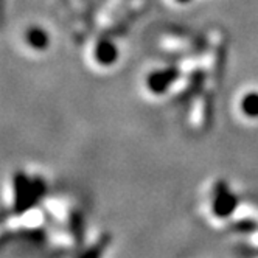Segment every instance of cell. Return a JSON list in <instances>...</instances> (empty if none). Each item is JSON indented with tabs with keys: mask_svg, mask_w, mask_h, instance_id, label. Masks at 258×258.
Instances as JSON below:
<instances>
[{
	"mask_svg": "<svg viewBox=\"0 0 258 258\" xmlns=\"http://www.w3.org/2000/svg\"><path fill=\"white\" fill-rule=\"evenodd\" d=\"M238 207V198L224 182H219L213 195V213L218 218H229Z\"/></svg>",
	"mask_w": 258,
	"mask_h": 258,
	"instance_id": "obj_2",
	"label": "cell"
},
{
	"mask_svg": "<svg viewBox=\"0 0 258 258\" xmlns=\"http://www.w3.org/2000/svg\"><path fill=\"white\" fill-rule=\"evenodd\" d=\"M174 77H176V72L174 70H162V72H156V73H151L148 77V84L150 90L151 92H156V94H160V92L167 90L170 87V84L174 81Z\"/></svg>",
	"mask_w": 258,
	"mask_h": 258,
	"instance_id": "obj_3",
	"label": "cell"
},
{
	"mask_svg": "<svg viewBox=\"0 0 258 258\" xmlns=\"http://www.w3.org/2000/svg\"><path fill=\"white\" fill-rule=\"evenodd\" d=\"M30 36V42L31 45L38 47V48H44L47 45V36L42 33V30H31Z\"/></svg>",
	"mask_w": 258,
	"mask_h": 258,
	"instance_id": "obj_8",
	"label": "cell"
},
{
	"mask_svg": "<svg viewBox=\"0 0 258 258\" xmlns=\"http://www.w3.org/2000/svg\"><path fill=\"white\" fill-rule=\"evenodd\" d=\"M107 244H109V236L106 235V236H103L100 239L97 244H94L90 249L83 252L80 258H101V255H103L104 249L107 247Z\"/></svg>",
	"mask_w": 258,
	"mask_h": 258,
	"instance_id": "obj_6",
	"label": "cell"
},
{
	"mask_svg": "<svg viewBox=\"0 0 258 258\" xmlns=\"http://www.w3.org/2000/svg\"><path fill=\"white\" fill-rule=\"evenodd\" d=\"M70 229H72V233L75 236V239L78 243L83 241V235H84V230H83V218L80 213H73L72 215V219H70Z\"/></svg>",
	"mask_w": 258,
	"mask_h": 258,
	"instance_id": "obj_7",
	"label": "cell"
},
{
	"mask_svg": "<svg viewBox=\"0 0 258 258\" xmlns=\"http://www.w3.org/2000/svg\"><path fill=\"white\" fill-rule=\"evenodd\" d=\"M44 195V185L42 182L34 180L30 182V179L19 173L14 177V212L17 215H22L33 209L39 202V199Z\"/></svg>",
	"mask_w": 258,
	"mask_h": 258,
	"instance_id": "obj_1",
	"label": "cell"
},
{
	"mask_svg": "<svg viewBox=\"0 0 258 258\" xmlns=\"http://www.w3.org/2000/svg\"><path fill=\"white\" fill-rule=\"evenodd\" d=\"M179 2H182V4H185V2H188V0H179Z\"/></svg>",
	"mask_w": 258,
	"mask_h": 258,
	"instance_id": "obj_10",
	"label": "cell"
},
{
	"mask_svg": "<svg viewBox=\"0 0 258 258\" xmlns=\"http://www.w3.org/2000/svg\"><path fill=\"white\" fill-rule=\"evenodd\" d=\"M233 229H236V232H241V233H250L256 229V223L253 221H239L233 226Z\"/></svg>",
	"mask_w": 258,
	"mask_h": 258,
	"instance_id": "obj_9",
	"label": "cell"
},
{
	"mask_svg": "<svg viewBox=\"0 0 258 258\" xmlns=\"http://www.w3.org/2000/svg\"><path fill=\"white\" fill-rule=\"evenodd\" d=\"M241 110L247 117H258V92H250L241 100Z\"/></svg>",
	"mask_w": 258,
	"mask_h": 258,
	"instance_id": "obj_5",
	"label": "cell"
},
{
	"mask_svg": "<svg viewBox=\"0 0 258 258\" xmlns=\"http://www.w3.org/2000/svg\"><path fill=\"white\" fill-rule=\"evenodd\" d=\"M97 61L104 66H110L117 61V47L110 41H101L97 47Z\"/></svg>",
	"mask_w": 258,
	"mask_h": 258,
	"instance_id": "obj_4",
	"label": "cell"
}]
</instances>
